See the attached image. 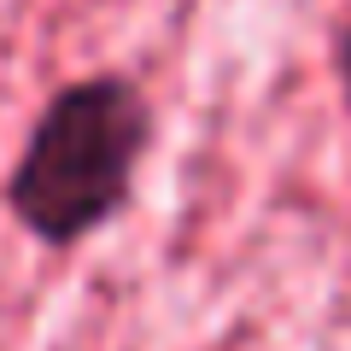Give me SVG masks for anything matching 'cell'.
<instances>
[{"label":"cell","instance_id":"1","mask_svg":"<svg viewBox=\"0 0 351 351\" xmlns=\"http://www.w3.org/2000/svg\"><path fill=\"white\" fill-rule=\"evenodd\" d=\"M158 147V106L129 71L71 76L36 106L0 205L24 240L71 258L135 211V188Z\"/></svg>","mask_w":351,"mask_h":351},{"label":"cell","instance_id":"2","mask_svg":"<svg viewBox=\"0 0 351 351\" xmlns=\"http://www.w3.org/2000/svg\"><path fill=\"white\" fill-rule=\"evenodd\" d=\"M328 71H334L339 106H346V117H351V12H346V24L334 29V47H328Z\"/></svg>","mask_w":351,"mask_h":351}]
</instances>
